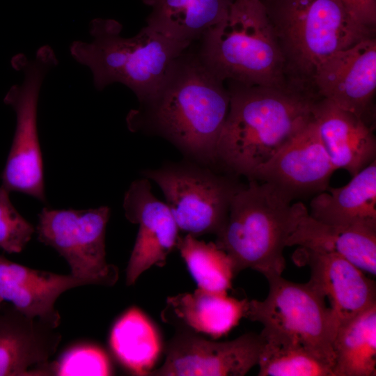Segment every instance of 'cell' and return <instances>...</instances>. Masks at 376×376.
Masks as SVG:
<instances>
[{
    "instance_id": "6da1fadb",
    "label": "cell",
    "mask_w": 376,
    "mask_h": 376,
    "mask_svg": "<svg viewBox=\"0 0 376 376\" xmlns=\"http://www.w3.org/2000/svg\"><path fill=\"white\" fill-rule=\"evenodd\" d=\"M186 49L157 91L127 117L129 129L160 136L192 161L213 167L230 103L224 81Z\"/></svg>"
},
{
    "instance_id": "7a4b0ae2",
    "label": "cell",
    "mask_w": 376,
    "mask_h": 376,
    "mask_svg": "<svg viewBox=\"0 0 376 376\" xmlns=\"http://www.w3.org/2000/svg\"><path fill=\"white\" fill-rule=\"evenodd\" d=\"M227 82L230 103L217 144L218 164L251 180L313 118L320 97L313 88L295 84L273 87Z\"/></svg>"
},
{
    "instance_id": "3957f363",
    "label": "cell",
    "mask_w": 376,
    "mask_h": 376,
    "mask_svg": "<svg viewBox=\"0 0 376 376\" xmlns=\"http://www.w3.org/2000/svg\"><path fill=\"white\" fill-rule=\"evenodd\" d=\"M120 30L115 19H93V40L74 42L70 53L91 70L97 89L120 83L143 103L157 91L175 60L190 45L148 26L131 38L121 36Z\"/></svg>"
},
{
    "instance_id": "277c9868",
    "label": "cell",
    "mask_w": 376,
    "mask_h": 376,
    "mask_svg": "<svg viewBox=\"0 0 376 376\" xmlns=\"http://www.w3.org/2000/svg\"><path fill=\"white\" fill-rule=\"evenodd\" d=\"M290 82L312 86L318 65L333 54L375 36L340 0H260Z\"/></svg>"
},
{
    "instance_id": "5b68a950",
    "label": "cell",
    "mask_w": 376,
    "mask_h": 376,
    "mask_svg": "<svg viewBox=\"0 0 376 376\" xmlns=\"http://www.w3.org/2000/svg\"><path fill=\"white\" fill-rule=\"evenodd\" d=\"M272 185L249 180L235 194L215 244L230 257L235 276L245 269L267 279L285 268L283 250L297 219V203Z\"/></svg>"
},
{
    "instance_id": "8992f818",
    "label": "cell",
    "mask_w": 376,
    "mask_h": 376,
    "mask_svg": "<svg viewBox=\"0 0 376 376\" xmlns=\"http://www.w3.org/2000/svg\"><path fill=\"white\" fill-rule=\"evenodd\" d=\"M198 56L221 81L285 87V62L260 0H234L226 18L201 39Z\"/></svg>"
},
{
    "instance_id": "52a82bcc",
    "label": "cell",
    "mask_w": 376,
    "mask_h": 376,
    "mask_svg": "<svg viewBox=\"0 0 376 376\" xmlns=\"http://www.w3.org/2000/svg\"><path fill=\"white\" fill-rule=\"evenodd\" d=\"M143 176L161 189L179 230L198 237L224 227L232 200L244 185L194 161L147 169Z\"/></svg>"
},
{
    "instance_id": "ba28073f",
    "label": "cell",
    "mask_w": 376,
    "mask_h": 376,
    "mask_svg": "<svg viewBox=\"0 0 376 376\" xmlns=\"http://www.w3.org/2000/svg\"><path fill=\"white\" fill-rule=\"evenodd\" d=\"M267 296L248 300L244 318L263 325V330L296 339L327 361L333 369V341L339 322L325 297L308 281L297 283L281 275L266 279Z\"/></svg>"
},
{
    "instance_id": "9c48e42d",
    "label": "cell",
    "mask_w": 376,
    "mask_h": 376,
    "mask_svg": "<svg viewBox=\"0 0 376 376\" xmlns=\"http://www.w3.org/2000/svg\"><path fill=\"white\" fill-rule=\"evenodd\" d=\"M110 209L55 210L39 214L38 240L55 249L70 272L88 285L111 287L118 279L116 266L106 260L105 232Z\"/></svg>"
},
{
    "instance_id": "30bf717a",
    "label": "cell",
    "mask_w": 376,
    "mask_h": 376,
    "mask_svg": "<svg viewBox=\"0 0 376 376\" xmlns=\"http://www.w3.org/2000/svg\"><path fill=\"white\" fill-rule=\"evenodd\" d=\"M57 63L49 46L40 47L33 60L24 63V78L6 93L4 102L15 110V134L2 172V185L40 201H45L43 163L37 126L38 101L44 78Z\"/></svg>"
},
{
    "instance_id": "8fae6325",
    "label": "cell",
    "mask_w": 376,
    "mask_h": 376,
    "mask_svg": "<svg viewBox=\"0 0 376 376\" xmlns=\"http://www.w3.org/2000/svg\"><path fill=\"white\" fill-rule=\"evenodd\" d=\"M263 345L260 334L217 342L180 329L166 345L164 363L146 376H243L258 365Z\"/></svg>"
},
{
    "instance_id": "7c38bea8",
    "label": "cell",
    "mask_w": 376,
    "mask_h": 376,
    "mask_svg": "<svg viewBox=\"0 0 376 376\" xmlns=\"http://www.w3.org/2000/svg\"><path fill=\"white\" fill-rule=\"evenodd\" d=\"M311 83L318 97L373 125L376 90L375 36L328 57L316 68Z\"/></svg>"
},
{
    "instance_id": "4fadbf2b",
    "label": "cell",
    "mask_w": 376,
    "mask_h": 376,
    "mask_svg": "<svg viewBox=\"0 0 376 376\" xmlns=\"http://www.w3.org/2000/svg\"><path fill=\"white\" fill-rule=\"evenodd\" d=\"M336 171L312 118L255 172L292 200L327 190Z\"/></svg>"
},
{
    "instance_id": "5bb4252c",
    "label": "cell",
    "mask_w": 376,
    "mask_h": 376,
    "mask_svg": "<svg viewBox=\"0 0 376 376\" xmlns=\"http://www.w3.org/2000/svg\"><path fill=\"white\" fill-rule=\"evenodd\" d=\"M123 208L126 218L139 226L125 271L126 284L132 285L152 266H164L176 246L179 228L169 206L152 194L150 180L145 177L132 182Z\"/></svg>"
},
{
    "instance_id": "9a60e30c",
    "label": "cell",
    "mask_w": 376,
    "mask_h": 376,
    "mask_svg": "<svg viewBox=\"0 0 376 376\" xmlns=\"http://www.w3.org/2000/svg\"><path fill=\"white\" fill-rule=\"evenodd\" d=\"M293 258L309 267L308 282L329 299L339 324L376 304L375 282L344 258L301 247Z\"/></svg>"
},
{
    "instance_id": "2e32d148",
    "label": "cell",
    "mask_w": 376,
    "mask_h": 376,
    "mask_svg": "<svg viewBox=\"0 0 376 376\" xmlns=\"http://www.w3.org/2000/svg\"><path fill=\"white\" fill-rule=\"evenodd\" d=\"M61 341L58 328L8 308L0 313V376L49 375Z\"/></svg>"
},
{
    "instance_id": "e0dca14e",
    "label": "cell",
    "mask_w": 376,
    "mask_h": 376,
    "mask_svg": "<svg viewBox=\"0 0 376 376\" xmlns=\"http://www.w3.org/2000/svg\"><path fill=\"white\" fill-rule=\"evenodd\" d=\"M87 285L70 274L29 268L0 256V304L3 301L26 316L58 328L61 315L55 308L58 297L72 288Z\"/></svg>"
},
{
    "instance_id": "ac0fdd59",
    "label": "cell",
    "mask_w": 376,
    "mask_h": 376,
    "mask_svg": "<svg viewBox=\"0 0 376 376\" xmlns=\"http://www.w3.org/2000/svg\"><path fill=\"white\" fill-rule=\"evenodd\" d=\"M312 114L336 170H346L353 176L375 160L373 125L321 97L315 102Z\"/></svg>"
},
{
    "instance_id": "d6986e66",
    "label": "cell",
    "mask_w": 376,
    "mask_h": 376,
    "mask_svg": "<svg viewBox=\"0 0 376 376\" xmlns=\"http://www.w3.org/2000/svg\"><path fill=\"white\" fill-rule=\"evenodd\" d=\"M298 213L286 246L333 253L347 260L365 273L376 275V229L337 226L313 218L306 206L297 203Z\"/></svg>"
},
{
    "instance_id": "ffe728a7",
    "label": "cell",
    "mask_w": 376,
    "mask_h": 376,
    "mask_svg": "<svg viewBox=\"0 0 376 376\" xmlns=\"http://www.w3.org/2000/svg\"><path fill=\"white\" fill-rule=\"evenodd\" d=\"M247 302L246 299L240 300L198 288L192 293L169 297L161 317L165 322L217 338L227 334L244 318Z\"/></svg>"
},
{
    "instance_id": "44dd1931",
    "label": "cell",
    "mask_w": 376,
    "mask_h": 376,
    "mask_svg": "<svg viewBox=\"0 0 376 376\" xmlns=\"http://www.w3.org/2000/svg\"><path fill=\"white\" fill-rule=\"evenodd\" d=\"M352 177L343 187L315 195L308 213L329 224L376 229V161Z\"/></svg>"
},
{
    "instance_id": "7402d4cb",
    "label": "cell",
    "mask_w": 376,
    "mask_h": 376,
    "mask_svg": "<svg viewBox=\"0 0 376 376\" xmlns=\"http://www.w3.org/2000/svg\"><path fill=\"white\" fill-rule=\"evenodd\" d=\"M151 8L146 26L191 45L228 15L234 0H142Z\"/></svg>"
},
{
    "instance_id": "603a6c76",
    "label": "cell",
    "mask_w": 376,
    "mask_h": 376,
    "mask_svg": "<svg viewBox=\"0 0 376 376\" xmlns=\"http://www.w3.org/2000/svg\"><path fill=\"white\" fill-rule=\"evenodd\" d=\"M333 376L376 375V304L338 327Z\"/></svg>"
},
{
    "instance_id": "cb8c5ba5",
    "label": "cell",
    "mask_w": 376,
    "mask_h": 376,
    "mask_svg": "<svg viewBox=\"0 0 376 376\" xmlns=\"http://www.w3.org/2000/svg\"><path fill=\"white\" fill-rule=\"evenodd\" d=\"M109 344L118 360L141 376L153 369L162 348L154 324L136 307L130 308L116 322Z\"/></svg>"
},
{
    "instance_id": "d4e9b609",
    "label": "cell",
    "mask_w": 376,
    "mask_h": 376,
    "mask_svg": "<svg viewBox=\"0 0 376 376\" xmlns=\"http://www.w3.org/2000/svg\"><path fill=\"white\" fill-rule=\"evenodd\" d=\"M259 376H333L332 366L299 340L262 330Z\"/></svg>"
},
{
    "instance_id": "484cf974",
    "label": "cell",
    "mask_w": 376,
    "mask_h": 376,
    "mask_svg": "<svg viewBox=\"0 0 376 376\" xmlns=\"http://www.w3.org/2000/svg\"><path fill=\"white\" fill-rule=\"evenodd\" d=\"M198 288L227 294L235 276L228 254L214 242H205L189 234L179 236L176 246Z\"/></svg>"
},
{
    "instance_id": "4316f807",
    "label": "cell",
    "mask_w": 376,
    "mask_h": 376,
    "mask_svg": "<svg viewBox=\"0 0 376 376\" xmlns=\"http://www.w3.org/2000/svg\"><path fill=\"white\" fill-rule=\"evenodd\" d=\"M49 375L106 376L111 375V367L106 353L92 345L74 346L57 361L49 362Z\"/></svg>"
},
{
    "instance_id": "83f0119b",
    "label": "cell",
    "mask_w": 376,
    "mask_h": 376,
    "mask_svg": "<svg viewBox=\"0 0 376 376\" xmlns=\"http://www.w3.org/2000/svg\"><path fill=\"white\" fill-rule=\"evenodd\" d=\"M10 192L0 187V248L8 253H17L31 240L35 229L13 205Z\"/></svg>"
},
{
    "instance_id": "f1b7e54d",
    "label": "cell",
    "mask_w": 376,
    "mask_h": 376,
    "mask_svg": "<svg viewBox=\"0 0 376 376\" xmlns=\"http://www.w3.org/2000/svg\"><path fill=\"white\" fill-rule=\"evenodd\" d=\"M351 15L370 29L376 26V0H340Z\"/></svg>"
},
{
    "instance_id": "f546056e",
    "label": "cell",
    "mask_w": 376,
    "mask_h": 376,
    "mask_svg": "<svg viewBox=\"0 0 376 376\" xmlns=\"http://www.w3.org/2000/svg\"><path fill=\"white\" fill-rule=\"evenodd\" d=\"M1 305V304H0Z\"/></svg>"
}]
</instances>
